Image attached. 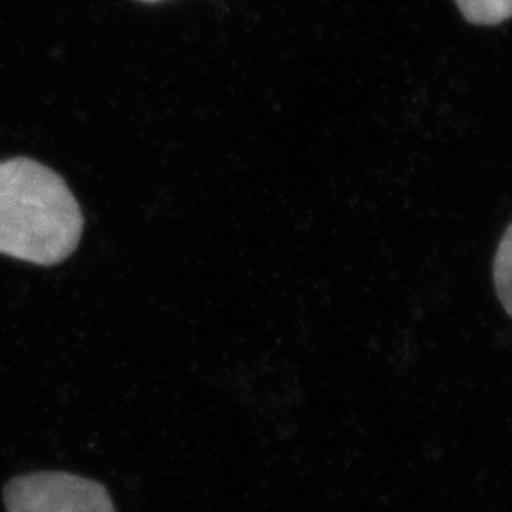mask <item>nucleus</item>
I'll use <instances>...</instances> for the list:
<instances>
[{
    "label": "nucleus",
    "instance_id": "f257e3e1",
    "mask_svg": "<svg viewBox=\"0 0 512 512\" xmlns=\"http://www.w3.org/2000/svg\"><path fill=\"white\" fill-rule=\"evenodd\" d=\"M82 211L67 183L29 158L0 162V253L40 266L73 255Z\"/></svg>",
    "mask_w": 512,
    "mask_h": 512
},
{
    "label": "nucleus",
    "instance_id": "f03ea898",
    "mask_svg": "<svg viewBox=\"0 0 512 512\" xmlns=\"http://www.w3.org/2000/svg\"><path fill=\"white\" fill-rule=\"evenodd\" d=\"M8 512H114L101 484L67 475L35 473L19 476L6 486Z\"/></svg>",
    "mask_w": 512,
    "mask_h": 512
},
{
    "label": "nucleus",
    "instance_id": "7ed1b4c3",
    "mask_svg": "<svg viewBox=\"0 0 512 512\" xmlns=\"http://www.w3.org/2000/svg\"><path fill=\"white\" fill-rule=\"evenodd\" d=\"M461 16L473 25L492 27L512 18V0H456Z\"/></svg>",
    "mask_w": 512,
    "mask_h": 512
},
{
    "label": "nucleus",
    "instance_id": "20e7f679",
    "mask_svg": "<svg viewBox=\"0 0 512 512\" xmlns=\"http://www.w3.org/2000/svg\"><path fill=\"white\" fill-rule=\"evenodd\" d=\"M494 285L499 302L512 317V222L507 226L495 253Z\"/></svg>",
    "mask_w": 512,
    "mask_h": 512
},
{
    "label": "nucleus",
    "instance_id": "39448f33",
    "mask_svg": "<svg viewBox=\"0 0 512 512\" xmlns=\"http://www.w3.org/2000/svg\"><path fill=\"white\" fill-rule=\"evenodd\" d=\"M145 2H156V0H145Z\"/></svg>",
    "mask_w": 512,
    "mask_h": 512
}]
</instances>
